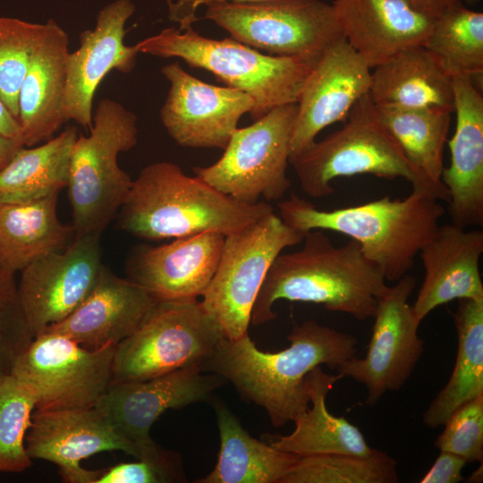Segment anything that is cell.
I'll use <instances>...</instances> for the list:
<instances>
[{
  "instance_id": "cell-28",
  "label": "cell",
  "mask_w": 483,
  "mask_h": 483,
  "mask_svg": "<svg viewBox=\"0 0 483 483\" xmlns=\"http://www.w3.org/2000/svg\"><path fill=\"white\" fill-rule=\"evenodd\" d=\"M377 117L419 177L439 200L449 195L441 182L443 155L453 111L439 107L375 106Z\"/></svg>"
},
{
  "instance_id": "cell-43",
  "label": "cell",
  "mask_w": 483,
  "mask_h": 483,
  "mask_svg": "<svg viewBox=\"0 0 483 483\" xmlns=\"http://www.w3.org/2000/svg\"><path fill=\"white\" fill-rule=\"evenodd\" d=\"M17 355L13 343L0 333V378L11 374Z\"/></svg>"
},
{
  "instance_id": "cell-37",
  "label": "cell",
  "mask_w": 483,
  "mask_h": 483,
  "mask_svg": "<svg viewBox=\"0 0 483 483\" xmlns=\"http://www.w3.org/2000/svg\"><path fill=\"white\" fill-rule=\"evenodd\" d=\"M435 445L468 462L483 460V394L457 408L443 425Z\"/></svg>"
},
{
  "instance_id": "cell-3",
  "label": "cell",
  "mask_w": 483,
  "mask_h": 483,
  "mask_svg": "<svg viewBox=\"0 0 483 483\" xmlns=\"http://www.w3.org/2000/svg\"><path fill=\"white\" fill-rule=\"evenodd\" d=\"M277 208L283 222L302 234L327 230L350 237L389 282H397L413 267L445 214L437 199L415 189L404 199L386 196L328 211L292 192Z\"/></svg>"
},
{
  "instance_id": "cell-25",
  "label": "cell",
  "mask_w": 483,
  "mask_h": 483,
  "mask_svg": "<svg viewBox=\"0 0 483 483\" xmlns=\"http://www.w3.org/2000/svg\"><path fill=\"white\" fill-rule=\"evenodd\" d=\"M69 53L68 34L49 19L19 91L17 120L25 147L51 140L66 123L64 99Z\"/></svg>"
},
{
  "instance_id": "cell-9",
  "label": "cell",
  "mask_w": 483,
  "mask_h": 483,
  "mask_svg": "<svg viewBox=\"0 0 483 483\" xmlns=\"http://www.w3.org/2000/svg\"><path fill=\"white\" fill-rule=\"evenodd\" d=\"M223 337L198 299L160 300L139 328L116 345L111 383L201 366Z\"/></svg>"
},
{
  "instance_id": "cell-19",
  "label": "cell",
  "mask_w": 483,
  "mask_h": 483,
  "mask_svg": "<svg viewBox=\"0 0 483 483\" xmlns=\"http://www.w3.org/2000/svg\"><path fill=\"white\" fill-rule=\"evenodd\" d=\"M370 82L371 68L343 37L329 46L301 91L290 160L316 141L323 129L344 122L355 103L369 92Z\"/></svg>"
},
{
  "instance_id": "cell-40",
  "label": "cell",
  "mask_w": 483,
  "mask_h": 483,
  "mask_svg": "<svg viewBox=\"0 0 483 483\" xmlns=\"http://www.w3.org/2000/svg\"><path fill=\"white\" fill-rule=\"evenodd\" d=\"M467 461L451 452L440 451L432 467L421 478L420 483H458L464 480L462 470Z\"/></svg>"
},
{
  "instance_id": "cell-30",
  "label": "cell",
  "mask_w": 483,
  "mask_h": 483,
  "mask_svg": "<svg viewBox=\"0 0 483 483\" xmlns=\"http://www.w3.org/2000/svg\"><path fill=\"white\" fill-rule=\"evenodd\" d=\"M220 449L211 472L199 483H281L298 457L251 436L222 402H215Z\"/></svg>"
},
{
  "instance_id": "cell-2",
  "label": "cell",
  "mask_w": 483,
  "mask_h": 483,
  "mask_svg": "<svg viewBox=\"0 0 483 483\" xmlns=\"http://www.w3.org/2000/svg\"><path fill=\"white\" fill-rule=\"evenodd\" d=\"M302 248L280 253L272 263L254 301L250 322L259 326L276 318L275 301L311 302L358 320L373 318L377 297L387 286L380 268L350 240L335 246L322 230L307 232Z\"/></svg>"
},
{
  "instance_id": "cell-39",
  "label": "cell",
  "mask_w": 483,
  "mask_h": 483,
  "mask_svg": "<svg viewBox=\"0 0 483 483\" xmlns=\"http://www.w3.org/2000/svg\"><path fill=\"white\" fill-rule=\"evenodd\" d=\"M14 275L0 265V333L9 339L19 354L32 337L22 313Z\"/></svg>"
},
{
  "instance_id": "cell-33",
  "label": "cell",
  "mask_w": 483,
  "mask_h": 483,
  "mask_svg": "<svg viewBox=\"0 0 483 483\" xmlns=\"http://www.w3.org/2000/svg\"><path fill=\"white\" fill-rule=\"evenodd\" d=\"M423 46L451 76L477 81L483 74V13L459 1L434 19Z\"/></svg>"
},
{
  "instance_id": "cell-38",
  "label": "cell",
  "mask_w": 483,
  "mask_h": 483,
  "mask_svg": "<svg viewBox=\"0 0 483 483\" xmlns=\"http://www.w3.org/2000/svg\"><path fill=\"white\" fill-rule=\"evenodd\" d=\"M182 479L183 476L176 458L163 449L153 457L139 458L137 462H122L100 470L95 483H168Z\"/></svg>"
},
{
  "instance_id": "cell-8",
  "label": "cell",
  "mask_w": 483,
  "mask_h": 483,
  "mask_svg": "<svg viewBox=\"0 0 483 483\" xmlns=\"http://www.w3.org/2000/svg\"><path fill=\"white\" fill-rule=\"evenodd\" d=\"M206 6L204 18L234 39L311 66L343 37L333 4L321 0H214Z\"/></svg>"
},
{
  "instance_id": "cell-17",
  "label": "cell",
  "mask_w": 483,
  "mask_h": 483,
  "mask_svg": "<svg viewBox=\"0 0 483 483\" xmlns=\"http://www.w3.org/2000/svg\"><path fill=\"white\" fill-rule=\"evenodd\" d=\"M30 459L55 463L64 482L95 483L100 470L80 461L102 452L122 451L139 458L138 448L119 434L95 407L38 411L25 436Z\"/></svg>"
},
{
  "instance_id": "cell-44",
  "label": "cell",
  "mask_w": 483,
  "mask_h": 483,
  "mask_svg": "<svg viewBox=\"0 0 483 483\" xmlns=\"http://www.w3.org/2000/svg\"><path fill=\"white\" fill-rule=\"evenodd\" d=\"M414 7L427 15L436 18L447 8L461 0H407Z\"/></svg>"
},
{
  "instance_id": "cell-20",
  "label": "cell",
  "mask_w": 483,
  "mask_h": 483,
  "mask_svg": "<svg viewBox=\"0 0 483 483\" xmlns=\"http://www.w3.org/2000/svg\"><path fill=\"white\" fill-rule=\"evenodd\" d=\"M225 238L207 232L159 246L139 245L126 262L128 279L158 301L198 299L215 275Z\"/></svg>"
},
{
  "instance_id": "cell-21",
  "label": "cell",
  "mask_w": 483,
  "mask_h": 483,
  "mask_svg": "<svg viewBox=\"0 0 483 483\" xmlns=\"http://www.w3.org/2000/svg\"><path fill=\"white\" fill-rule=\"evenodd\" d=\"M452 82L456 123L441 182L449 195L451 224L466 228L483 224V97L469 78L452 76Z\"/></svg>"
},
{
  "instance_id": "cell-31",
  "label": "cell",
  "mask_w": 483,
  "mask_h": 483,
  "mask_svg": "<svg viewBox=\"0 0 483 483\" xmlns=\"http://www.w3.org/2000/svg\"><path fill=\"white\" fill-rule=\"evenodd\" d=\"M453 313L458 347L446 385L436 395L422 419L426 426H443L461 405L483 394V300L460 299Z\"/></svg>"
},
{
  "instance_id": "cell-34",
  "label": "cell",
  "mask_w": 483,
  "mask_h": 483,
  "mask_svg": "<svg viewBox=\"0 0 483 483\" xmlns=\"http://www.w3.org/2000/svg\"><path fill=\"white\" fill-rule=\"evenodd\" d=\"M395 460L377 450L369 456L325 453L299 456L281 483H395Z\"/></svg>"
},
{
  "instance_id": "cell-5",
  "label": "cell",
  "mask_w": 483,
  "mask_h": 483,
  "mask_svg": "<svg viewBox=\"0 0 483 483\" xmlns=\"http://www.w3.org/2000/svg\"><path fill=\"white\" fill-rule=\"evenodd\" d=\"M135 47L139 53L181 58L192 68L212 72L227 87L245 92L255 102L250 114L253 120L279 106L297 103L313 67L296 58L262 54L232 37H203L192 27L164 29Z\"/></svg>"
},
{
  "instance_id": "cell-45",
  "label": "cell",
  "mask_w": 483,
  "mask_h": 483,
  "mask_svg": "<svg viewBox=\"0 0 483 483\" xmlns=\"http://www.w3.org/2000/svg\"><path fill=\"white\" fill-rule=\"evenodd\" d=\"M22 147L24 145L21 140L8 138L0 133V171L8 165Z\"/></svg>"
},
{
  "instance_id": "cell-24",
  "label": "cell",
  "mask_w": 483,
  "mask_h": 483,
  "mask_svg": "<svg viewBox=\"0 0 483 483\" xmlns=\"http://www.w3.org/2000/svg\"><path fill=\"white\" fill-rule=\"evenodd\" d=\"M349 45L372 69L401 50L423 45L434 18L407 0H334Z\"/></svg>"
},
{
  "instance_id": "cell-27",
  "label": "cell",
  "mask_w": 483,
  "mask_h": 483,
  "mask_svg": "<svg viewBox=\"0 0 483 483\" xmlns=\"http://www.w3.org/2000/svg\"><path fill=\"white\" fill-rule=\"evenodd\" d=\"M341 377L327 374L321 366L306 377V390L311 407L293 419L294 430L286 436L272 437L270 445L297 456L325 453H348L369 456L371 448L360 430L343 417L331 414L326 398Z\"/></svg>"
},
{
  "instance_id": "cell-14",
  "label": "cell",
  "mask_w": 483,
  "mask_h": 483,
  "mask_svg": "<svg viewBox=\"0 0 483 483\" xmlns=\"http://www.w3.org/2000/svg\"><path fill=\"white\" fill-rule=\"evenodd\" d=\"M223 383L220 376L193 365L148 379L110 383L94 407L138 448L139 458L153 457L163 449L150 436L158 417L169 409L209 400Z\"/></svg>"
},
{
  "instance_id": "cell-12",
  "label": "cell",
  "mask_w": 483,
  "mask_h": 483,
  "mask_svg": "<svg viewBox=\"0 0 483 483\" xmlns=\"http://www.w3.org/2000/svg\"><path fill=\"white\" fill-rule=\"evenodd\" d=\"M115 347L87 349L43 332L16 356L11 374L34 390L38 411L94 407L111 383Z\"/></svg>"
},
{
  "instance_id": "cell-16",
  "label": "cell",
  "mask_w": 483,
  "mask_h": 483,
  "mask_svg": "<svg viewBox=\"0 0 483 483\" xmlns=\"http://www.w3.org/2000/svg\"><path fill=\"white\" fill-rule=\"evenodd\" d=\"M161 72L170 86L160 119L181 147L224 150L241 117L254 109V100L245 92L204 82L179 63L164 65Z\"/></svg>"
},
{
  "instance_id": "cell-10",
  "label": "cell",
  "mask_w": 483,
  "mask_h": 483,
  "mask_svg": "<svg viewBox=\"0 0 483 483\" xmlns=\"http://www.w3.org/2000/svg\"><path fill=\"white\" fill-rule=\"evenodd\" d=\"M303 237L275 211L225 236L217 268L200 301L225 339L249 333L252 307L272 263Z\"/></svg>"
},
{
  "instance_id": "cell-41",
  "label": "cell",
  "mask_w": 483,
  "mask_h": 483,
  "mask_svg": "<svg viewBox=\"0 0 483 483\" xmlns=\"http://www.w3.org/2000/svg\"><path fill=\"white\" fill-rule=\"evenodd\" d=\"M214 0H177L168 4V18L171 21L179 24V30H182L192 27V23L198 20L196 11L201 5H208ZM233 2H259L267 0H229Z\"/></svg>"
},
{
  "instance_id": "cell-1",
  "label": "cell",
  "mask_w": 483,
  "mask_h": 483,
  "mask_svg": "<svg viewBox=\"0 0 483 483\" xmlns=\"http://www.w3.org/2000/svg\"><path fill=\"white\" fill-rule=\"evenodd\" d=\"M287 338L288 348L268 352L249 333L233 341L223 337L201 368L231 382L245 400L266 410L275 427H283L309 406L308 374L322 365L337 369L356 356L358 343L314 320L295 325Z\"/></svg>"
},
{
  "instance_id": "cell-15",
  "label": "cell",
  "mask_w": 483,
  "mask_h": 483,
  "mask_svg": "<svg viewBox=\"0 0 483 483\" xmlns=\"http://www.w3.org/2000/svg\"><path fill=\"white\" fill-rule=\"evenodd\" d=\"M99 233L74 235L21 273L18 293L32 339L68 317L91 292L103 267Z\"/></svg>"
},
{
  "instance_id": "cell-29",
  "label": "cell",
  "mask_w": 483,
  "mask_h": 483,
  "mask_svg": "<svg viewBox=\"0 0 483 483\" xmlns=\"http://www.w3.org/2000/svg\"><path fill=\"white\" fill-rule=\"evenodd\" d=\"M58 194L25 203L0 202L1 266L15 274L69 245L74 231L58 218Z\"/></svg>"
},
{
  "instance_id": "cell-11",
  "label": "cell",
  "mask_w": 483,
  "mask_h": 483,
  "mask_svg": "<svg viewBox=\"0 0 483 483\" xmlns=\"http://www.w3.org/2000/svg\"><path fill=\"white\" fill-rule=\"evenodd\" d=\"M298 104L273 108L232 134L222 157L208 166L193 168L195 176L247 205L283 199L291 186L287 176L291 139Z\"/></svg>"
},
{
  "instance_id": "cell-13",
  "label": "cell",
  "mask_w": 483,
  "mask_h": 483,
  "mask_svg": "<svg viewBox=\"0 0 483 483\" xmlns=\"http://www.w3.org/2000/svg\"><path fill=\"white\" fill-rule=\"evenodd\" d=\"M416 279L405 275L393 286H386L377 297L368 350L336 369L343 377L364 385L366 403L375 404L386 392L399 390L409 379L424 352L418 335L420 321L408 301Z\"/></svg>"
},
{
  "instance_id": "cell-4",
  "label": "cell",
  "mask_w": 483,
  "mask_h": 483,
  "mask_svg": "<svg viewBox=\"0 0 483 483\" xmlns=\"http://www.w3.org/2000/svg\"><path fill=\"white\" fill-rule=\"evenodd\" d=\"M275 211L266 201L238 202L174 163L144 167L117 216L120 227L147 241L177 239L207 232L234 233Z\"/></svg>"
},
{
  "instance_id": "cell-18",
  "label": "cell",
  "mask_w": 483,
  "mask_h": 483,
  "mask_svg": "<svg viewBox=\"0 0 483 483\" xmlns=\"http://www.w3.org/2000/svg\"><path fill=\"white\" fill-rule=\"evenodd\" d=\"M134 12L131 0H114L99 11L93 29L80 32L79 47L66 61V122L90 129L93 98L100 82L111 71L128 73L134 69L139 51L123 41L125 24Z\"/></svg>"
},
{
  "instance_id": "cell-26",
  "label": "cell",
  "mask_w": 483,
  "mask_h": 483,
  "mask_svg": "<svg viewBox=\"0 0 483 483\" xmlns=\"http://www.w3.org/2000/svg\"><path fill=\"white\" fill-rule=\"evenodd\" d=\"M369 95L379 106L454 112L452 76L422 44L404 48L373 67Z\"/></svg>"
},
{
  "instance_id": "cell-42",
  "label": "cell",
  "mask_w": 483,
  "mask_h": 483,
  "mask_svg": "<svg viewBox=\"0 0 483 483\" xmlns=\"http://www.w3.org/2000/svg\"><path fill=\"white\" fill-rule=\"evenodd\" d=\"M0 133L8 138L21 140V131L19 123L9 112V110L7 109L6 106L4 105L1 97H0Z\"/></svg>"
},
{
  "instance_id": "cell-23",
  "label": "cell",
  "mask_w": 483,
  "mask_h": 483,
  "mask_svg": "<svg viewBox=\"0 0 483 483\" xmlns=\"http://www.w3.org/2000/svg\"><path fill=\"white\" fill-rule=\"evenodd\" d=\"M482 253L481 230L467 231L453 224L438 226L419 252L425 275L411 307L420 322L434 309L453 300H483Z\"/></svg>"
},
{
  "instance_id": "cell-35",
  "label": "cell",
  "mask_w": 483,
  "mask_h": 483,
  "mask_svg": "<svg viewBox=\"0 0 483 483\" xmlns=\"http://www.w3.org/2000/svg\"><path fill=\"white\" fill-rule=\"evenodd\" d=\"M37 406L34 390L12 374L0 378V472L19 473L32 465L25 436Z\"/></svg>"
},
{
  "instance_id": "cell-46",
  "label": "cell",
  "mask_w": 483,
  "mask_h": 483,
  "mask_svg": "<svg viewBox=\"0 0 483 483\" xmlns=\"http://www.w3.org/2000/svg\"><path fill=\"white\" fill-rule=\"evenodd\" d=\"M482 463L469 478V482H479L482 480Z\"/></svg>"
},
{
  "instance_id": "cell-48",
  "label": "cell",
  "mask_w": 483,
  "mask_h": 483,
  "mask_svg": "<svg viewBox=\"0 0 483 483\" xmlns=\"http://www.w3.org/2000/svg\"><path fill=\"white\" fill-rule=\"evenodd\" d=\"M173 1L172 0H167V4L172 3Z\"/></svg>"
},
{
  "instance_id": "cell-22",
  "label": "cell",
  "mask_w": 483,
  "mask_h": 483,
  "mask_svg": "<svg viewBox=\"0 0 483 483\" xmlns=\"http://www.w3.org/2000/svg\"><path fill=\"white\" fill-rule=\"evenodd\" d=\"M157 301L143 287L103 266L88 297L43 332L64 335L87 349L117 345L139 328Z\"/></svg>"
},
{
  "instance_id": "cell-6",
  "label": "cell",
  "mask_w": 483,
  "mask_h": 483,
  "mask_svg": "<svg viewBox=\"0 0 483 483\" xmlns=\"http://www.w3.org/2000/svg\"><path fill=\"white\" fill-rule=\"evenodd\" d=\"M137 142L136 114L115 100H100L89 134H79L70 159L66 187L74 235L101 234L117 216L133 182L118 155Z\"/></svg>"
},
{
  "instance_id": "cell-47",
  "label": "cell",
  "mask_w": 483,
  "mask_h": 483,
  "mask_svg": "<svg viewBox=\"0 0 483 483\" xmlns=\"http://www.w3.org/2000/svg\"><path fill=\"white\" fill-rule=\"evenodd\" d=\"M480 0H465L466 4L472 5L479 3Z\"/></svg>"
},
{
  "instance_id": "cell-7",
  "label": "cell",
  "mask_w": 483,
  "mask_h": 483,
  "mask_svg": "<svg viewBox=\"0 0 483 483\" xmlns=\"http://www.w3.org/2000/svg\"><path fill=\"white\" fill-rule=\"evenodd\" d=\"M344 123L290 160L307 195L324 198L335 192L331 182L336 178L371 174L389 180L402 178L412 189L436 198L379 123L369 93L355 103Z\"/></svg>"
},
{
  "instance_id": "cell-36",
  "label": "cell",
  "mask_w": 483,
  "mask_h": 483,
  "mask_svg": "<svg viewBox=\"0 0 483 483\" xmlns=\"http://www.w3.org/2000/svg\"><path fill=\"white\" fill-rule=\"evenodd\" d=\"M45 30L46 22L0 17V97L16 120L20 88Z\"/></svg>"
},
{
  "instance_id": "cell-32",
  "label": "cell",
  "mask_w": 483,
  "mask_h": 483,
  "mask_svg": "<svg viewBox=\"0 0 483 483\" xmlns=\"http://www.w3.org/2000/svg\"><path fill=\"white\" fill-rule=\"evenodd\" d=\"M77 127L69 126L37 147H22L0 171V202L38 200L67 186Z\"/></svg>"
}]
</instances>
